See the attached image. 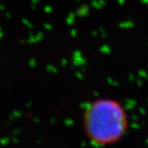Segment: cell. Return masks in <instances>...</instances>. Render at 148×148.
I'll return each mask as SVG.
<instances>
[{
  "instance_id": "6da1fadb",
  "label": "cell",
  "mask_w": 148,
  "mask_h": 148,
  "mask_svg": "<svg viewBox=\"0 0 148 148\" xmlns=\"http://www.w3.org/2000/svg\"><path fill=\"white\" fill-rule=\"evenodd\" d=\"M86 136L94 145L108 147L126 134L128 116L124 106L112 98H100L86 106L84 115Z\"/></svg>"
}]
</instances>
